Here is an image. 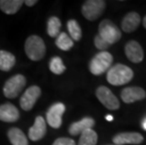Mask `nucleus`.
<instances>
[{
    "label": "nucleus",
    "mask_w": 146,
    "mask_h": 145,
    "mask_svg": "<svg viewBox=\"0 0 146 145\" xmlns=\"http://www.w3.org/2000/svg\"><path fill=\"white\" fill-rule=\"evenodd\" d=\"M8 137L12 145H29L26 135L19 128H11L8 132Z\"/></svg>",
    "instance_id": "f3484780"
},
{
    "label": "nucleus",
    "mask_w": 146,
    "mask_h": 145,
    "mask_svg": "<svg viewBox=\"0 0 146 145\" xmlns=\"http://www.w3.org/2000/svg\"><path fill=\"white\" fill-rule=\"evenodd\" d=\"M49 69L55 75H61L66 70V67H65L62 60L60 57H54L51 58L50 63H49Z\"/></svg>",
    "instance_id": "b1692460"
},
{
    "label": "nucleus",
    "mask_w": 146,
    "mask_h": 145,
    "mask_svg": "<svg viewBox=\"0 0 146 145\" xmlns=\"http://www.w3.org/2000/svg\"><path fill=\"white\" fill-rule=\"evenodd\" d=\"M113 62V57L108 51H101L92 58L89 64V69L92 75H100L108 72Z\"/></svg>",
    "instance_id": "f03ea898"
},
{
    "label": "nucleus",
    "mask_w": 146,
    "mask_h": 145,
    "mask_svg": "<svg viewBox=\"0 0 146 145\" xmlns=\"http://www.w3.org/2000/svg\"><path fill=\"white\" fill-rule=\"evenodd\" d=\"M24 1L22 0H1L0 9L6 14H14L20 10Z\"/></svg>",
    "instance_id": "6ab92c4d"
},
{
    "label": "nucleus",
    "mask_w": 146,
    "mask_h": 145,
    "mask_svg": "<svg viewBox=\"0 0 146 145\" xmlns=\"http://www.w3.org/2000/svg\"><path fill=\"white\" fill-rule=\"evenodd\" d=\"M27 56L33 61L41 60L45 54V44L41 37L31 35L27 39L25 44Z\"/></svg>",
    "instance_id": "7ed1b4c3"
},
{
    "label": "nucleus",
    "mask_w": 146,
    "mask_h": 145,
    "mask_svg": "<svg viewBox=\"0 0 146 145\" xmlns=\"http://www.w3.org/2000/svg\"><path fill=\"white\" fill-rule=\"evenodd\" d=\"M52 145H76L74 140L69 138H58Z\"/></svg>",
    "instance_id": "a878e982"
},
{
    "label": "nucleus",
    "mask_w": 146,
    "mask_h": 145,
    "mask_svg": "<svg viewBox=\"0 0 146 145\" xmlns=\"http://www.w3.org/2000/svg\"><path fill=\"white\" fill-rule=\"evenodd\" d=\"M106 119H107L108 121H110V122L113 121V117L111 115H107V116H106Z\"/></svg>",
    "instance_id": "c85d7f7f"
},
{
    "label": "nucleus",
    "mask_w": 146,
    "mask_h": 145,
    "mask_svg": "<svg viewBox=\"0 0 146 145\" xmlns=\"http://www.w3.org/2000/svg\"><path fill=\"white\" fill-rule=\"evenodd\" d=\"M41 93L42 91L38 86H31L29 89H27V91L24 92L20 99V106L22 109L26 110V111L32 109L37 100L41 96Z\"/></svg>",
    "instance_id": "1a4fd4ad"
},
{
    "label": "nucleus",
    "mask_w": 146,
    "mask_h": 145,
    "mask_svg": "<svg viewBox=\"0 0 146 145\" xmlns=\"http://www.w3.org/2000/svg\"><path fill=\"white\" fill-rule=\"evenodd\" d=\"M97 140V133L92 129H88V130L84 131L80 136L78 145H96Z\"/></svg>",
    "instance_id": "412c9836"
},
{
    "label": "nucleus",
    "mask_w": 146,
    "mask_h": 145,
    "mask_svg": "<svg viewBox=\"0 0 146 145\" xmlns=\"http://www.w3.org/2000/svg\"><path fill=\"white\" fill-rule=\"evenodd\" d=\"M114 144L123 145V144H141L143 141V137L137 132H125L114 136L112 138Z\"/></svg>",
    "instance_id": "f8f14e48"
},
{
    "label": "nucleus",
    "mask_w": 146,
    "mask_h": 145,
    "mask_svg": "<svg viewBox=\"0 0 146 145\" xmlns=\"http://www.w3.org/2000/svg\"><path fill=\"white\" fill-rule=\"evenodd\" d=\"M145 97L146 92L144 89L141 87H136V86L125 88L121 92V98L125 104H131L137 101L143 100Z\"/></svg>",
    "instance_id": "9d476101"
},
{
    "label": "nucleus",
    "mask_w": 146,
    "mask_h": 145,
    "mask_svg": "<svg viewBox=\"0 0 146 145\" xmlns=\"http://www.w3.org/2000/svg\"><path fill=\"white\" fill-rule=\"evenodd\" d=\"M106 9V2L103 0H88L82 6L83 16L89 21H95L103 14Z\"/></svg>",
    "instance_id": "423d86ee"
},
{
    "label": "nucleus",
    "mask_w": 146,
    "mask_h": 145,
    "mask_svg": "<svg viewBox=\"0 0 146 145\" xmlns=\"http://www.w3.org/2000/svg\"><path fill=\"white\" fill-rule=\"evenodd\" d=\"M46 133V122L42 116L36 117L34 124L29 128V137L33 141H38L45 136Z\"/></svg>",
    "instance_id": "ddd939ff"
},
{
    "label": "nucleus",
    "mask_w": 146,
    "mask_h": 145,
    "mask_svg": "<svg viewBox=\"0 0 146 145\" xmlns=\"http://www.w3.org/2000/svg\"><path fill=\"white\" fill-rule=\"evenodd\" d=\"M114 145H116V144H114Z\"/></svg>",
    "instance_id": "7c9ffc66"
},
{
    "label": "nucleus",
    "mask_w": 146,
    "mask_h": 145,
    "mask_svg": "<svg viewBox=\"0 0 146 145\" xmlns=\"http://www.w3.org/2000/svg\"><path fill=\"white\" fill-rule=\"evenodd\" d=\"M15 57L11 52L0 50V70L3 72H8L15 65Z\"/></svg>",
    "instance_id": "a211bd4d"
},
{
    "label": "nucleus",
    "mask_w": 146,
    "mask_h": 145,
    "mask_svg": "<svg viewBox=\"0 0 146 145\" xmlns=\"http://www.w3.org/2000/svg\"><path fill=\"white\" fill-rule=\"evenodd\" d=\"M96 97L108 109L116 110L120 107V102L118 98L115 96L110 89L105 86H100L96 89Z\"/></svg>",
    "instance_id": "0eeeda50"
},
{
    "label": "nucleus",
    "mask_w": 146,
    "mask_h": 145,
    "mask_svg": "<svg viewBox=\"0 0 146 145\" xmlns=\"http://www.w3.org/2000/svg\"><path fill=\"white\" fill-rule=\"evenodd\" d=\"M141 127L144 129V130H146V118L143 119V121H142L141 122Z\"/></svg>",
    "instance_id": "cd10ccee"
},
{
    "label": "nucleus",
    "mask_w": 146,
    "mask_h": 145,
    "mask_svg": "<svg viewBox=\"0 0 146 145\" xmlns=\"http://www.w3.org/2000/svg\"><path fill=\"white\" fill-rule=\"evenodd\" d=\"M95 122L94 120L91 117H85L82 120L78 122H73L69 127V133L72 136H77L81 135L84 131L88 130V129H92L94 126Z\"/></svg>",
    "instance_id": "dca6fc26"
},
{
    "label": "nucleus",
    "mask_w": 146,
    "mask_h": 145,
    "mask_svg": "<svg viewBox=\"0 0 146 145\" xmlns=\"http://www.w3.org/2000/svg\"><path fill=\"white\" fill-rule=\"evenodd\" d=\"M27 84V79L23 75H15L11 76L10 79L6 81L4 88H3V92L7 98L17 97L22 91V89Z\"/></svg>",
    "instance_id": "39448f33"
},
{
    "label": "nucleus",
    "mask_w": 146,
    "mask_h": 145,
    "mask_svg": "<svg viewBox=\"0 0 146 145\" xmlns=\"http://www.w3.org/2000/svg\"><path fill=\"white\" fill-rule=\"evenodd\" d=\"M98 31V35L110 45L117 42L122 37V32L119 27L108 19H105L100 23Z\"/></svg>",
    "instance_id": "20e7f679"
},
{
    "label": "nucleus",
    "mask_w": 146,
    "mask_h": 145,
    "mask_svg": "<svg viewBox=\"0 0 146 145\" xmlns=\"http://www.w3.org/2000/svg\"><path fill=\"white\" fill-rule=\"evenodd\" d=\"M134 76L131 68L118 63L110 68L107 73V80L113 86H122L130 82Z\"/></svg>",
    "instance_id": "f257e3e1"
},
{
    "label": "nucleus",
    "mask_w": 146,
    "mask_h": 145,
    "mask_svg": "<svg viewBox=\"0 0 146 145\" xmlns=\"http://www.w3.org/2000/svg\"><path fill=\"white\" fill-rule=\"evenodd\" d=\"M94 45L96 48L101 51H104L105 49H107L110 46V44H108L104 39H102L101 37L98 35V34L94 37Z\"/></svg>",
    "instance_id": "393cba45"
},
{
    "label": "nucleus",
    "mask_w": 146,
    "mask_h": 145,
    "mask_svg": "<svg viewBox=\"0 0 146 145\" xmlns=\"http://www.w3.org/2000/svg\"><path fill=\"white\" fill-rule=\"evenodd\" d=\"M67 27H68V31H69L70 37L73 41H79L82 37V31L80 28L78 23L76 20L71 19L68 21L67 23Z\"/></svg>",
    "instance_id": "5701e85b"
},
{
    "label": "nucleus",
    "mask_w": 146,
    "mask_h": 145,
    "mask_svg": "<svg viewBox=\"0 0 146 145\" xmlns=\"http://www.w3.org/2000/svg\"><path fill=\"white\" fill-rule=\"evenodd\" d=\"M24 3L27 6H29V7H32V6H34L36 4L37 1H36V0H27V1H25Z\"/></svg>",
    "instance_id": "bb28decb"
},
{
    "label": "nucleus",
    "mask_w": 146,
    "mask_h": 145,
    "mask_svg": "<svg viewBox=\"0 0 146 145\" xmlns=\"http://www.w3.org/2000/svg\"><path fill=\"white\" fill-rule=\"evenodd\" d=\"M61 27V22L58 17L52 16L49 18L47 22V33L52 38H57L60 34V30Z\"/></svg>",
    "instance_id": "4be33fe9"
},
{
    "label": "nucleus",
    "mask_w": 146,
    "mask_h": 145,
    "mask_svg": "<svg viewBox=\"0 0 146 145\" xmlns=\"http://www.w3.org/2000/svg\"><path fill=\"white\" fill-rule=\"evenodd\" d=\"M125 52L127 58L134 63L141 62L143 60L144 53L141 45L136 41H130L125 44Z\"/></svg>",
    "instance_id": "9b49d317"
},
{
    "label": "nucleus",
    "mask_w": 146,
    "mask_h": 145,
    "mask_svg": "<svg viewBox=\"0 0 146 145\" xmlns=\"http://www.w3.org/2000/svg\"><path fill=\"white\" fill-rule=\"evenodd\" d=\"M65 105L62 103H56L49 107L46 113V121L53 128H60L62 123V115L65 112Z\"/></svg>",
    "instance_id": "6e6552de"
},
{
    "label": "nucleus",
    "mask_w": 146,
    "mask_h": 145,
    "mask_svg": "<svg viewBox=\"0 0 146 145\" xmlns=\"http://www.w3.org/2000/svg\"><path fill=\"white\" fill-rule=\"evenodd\" d=\"M141 18L139 14L137 13L136 11H131L123 17L122 23H121V26L125 32L130 33L135 31L138 28L139 24H141Z\"/></svg>",
    "instance_id": "2eb2a0df"
},
{
    "label": "nucleus",
    "mask_w": 146,
    "mask_h": 145,
    "mask_svg": "<svg viewBox=\"0 0 146 145\" xmlns=\"http://www.w3.org/2000/svg\"><path fill=\"white\" fill-rule=\"evenodd\" d=\"M142 24H143V26L146 28V16L143 18V20H142Z\"/></svg>",
    "instance_id": "c756f323"
},
{
    "label": "nucleus",
    "mask_w": 146,
    "mask_h": 145,
    "mask_svg": "<svg viewBox=\"0 0 146 145\" xmlns=\"http://www.w3.org/2000/svg\"><path fill=\"white\" fill-rule=\"evenodd\" d=\"M20 117L19 110L11 104H3L0 106V121L6 122H14Z\"/></svg>",
    "instance_id": "4468645a"
},
{
    "label": "nucleus",
    "mask_w": 146,
    "mask_h": 145,
    "mask_svg": "<svg viewBox=\"0 0 146 145\" xmlns=\"http://www.w3.org/2000/svg\"><path fill=\"white\" fill-rule=\"evenodd\" d=\"M56 45L63 51H69L74 46V41L71 37L65 32H61L58 35L56 39Z\"/></svg>",
    "instance_id": "aec40b11"
}]
</instances>
